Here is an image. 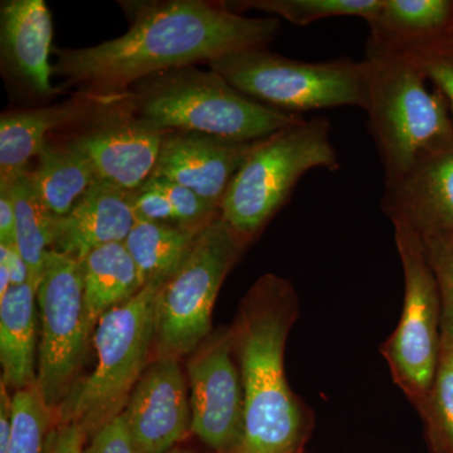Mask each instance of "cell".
Wrapping results in <instances>:
<instances>
[{
	"label": "cell",
	"mask_w": 453,
	"mask_h": 453,
	"mask_svg": "<svg viewBox=\"0 0 453 453\" xmlns=\"http://www.w3.org/2000/svg\"><path fill=\"white\" fill-rule=\"evenodd\" d=\"M119 3L130 20L125 35L86 49L55 50L53 74L65 86H79L88 96H120L151 74L267 49L281 31L280 18L242 16L226 2Z\"/></svg>",
	"instance_id": "cell-1"
},
{
	"label": "cell",
	"mask_w": 453,
	"mask_h": 453,
	"mask_svg": "<svg viewBox=\"0 0 453 453\" xmlns=\"http://www.w3.org/2000/svg\"><path fill=\"white\" fill-rule=\"evenodd\" d=\"M299 297L288 279L266 273L244 295L229 326L244 393L242 440L234 453H303L314 414L292 392L285 372Z\"/></svg>",
	"instance_id": "cell-2"
},
{
	"label": "cell",
	"mask_w": 453,
	"mask_h": 453,
	"mask_svg": "<svg viewBox=\"0 0 453 453\" xmlns=\"http://www.w3.org/2000/svg\"><path fill=\"white\" fill-rule=\"evenodd\" d=\"M124 95L134 111L160 129L235 142L268 138L303 120L246 96L211 68L196 65L151 74Z\"/></svg>",
	"instance_id": "cell-3"
},
{
	"label": "cell",
	"mask_w": 453,
	"mask_h": 453,
	"mask_svg": "<svg viewBox=\"0 0 453 453\" xmlns=\"http://www.w3.org/2000/svg\"><path fill=\"white\" fill-rule=\"evenodd\" d=\"M368 127L384 168V183L404 174L422 155L453 142L445 98L402 50L366 47Z\"/></svg>",
	"instance_id": "cell-4"
},
{
	"label": "cell",
	"mask_w": 453,
	"mask_h": 453,
	"mask_svg": "<svg viewBox=\"0 0 453 453\" xmlns=\"http://www.w3.org/2000/svg\"><path fill=\"white\" fill-rule=\"evenodd\" d=\"M160 283H146L127 303L98 320L94 345L96 365L74 384L56 412V421L79 423L88 437L127 407L155 349Z\"/></svg>",
	"instance_id": "cell-5"
},
{
	"label": "cell",
	"mask_w": 453,
	"mask_h": 453,
	"mask_svg": "<svg viewBox=\"0 0 453 453\" xmlns=\"http://www.w3.org/2000/svg\"><path fill=\"white\" fill-rule=\"evenodd\" d=\"M332 124L312 118L261 139L238 170L219 205L220 219L252 242L312 169H340Z\"/></svg>",
	"instance_id": "cell-6"
},
{
	"label": "cell",
	"mask_w": 453,
	"mask_h": 453,
	"mask_svg": "<svg viewBox=\"0 0 453 453\" xmlns=\"http://www.w3.org/2000/svg\"><path fill=\"white\" fill-rule=\"evenodd\" d=\"M208 67L246 96L296 115L342 106L365 110L368 101L365 59L303 62L253 49L213 59Z\"/></svg>",
	"instance_id": "cell-7"
},
{
	"label": "cell",
	"mask_w": 453,
	"mask_h": 453,
	"mask_svg": "<svg viewBox=\"0 0 453 453\" xmlns=\"http://www.w3.org/2000/svg\"><path fill=\"white\" fill-rule=\"evenodd\" d=\"M250 243L220 216L199 232L186 261L157 295V356H188L207 340L220 288Z\"/></svg>",
	"instance_id": "cell-8"
},
{
	"label": "cell",
	"mask_w": 453,
	"mask_h": 453,
	"mask_svg": "<svg viewBox=\"0 0 453 453\" xmlns=\"http://www.w3.org/2000/svg\"><path fill=\"white\" fill-rule=\"evenodd\" d=\"M392 223L403 270L404 299L398 325L381 344L380 354L396 386L419 411L440 362V295L418 235L403 222Z\"/></svg>",
	"instance_id": "cell-9"
},
{
	"label": "cell",
	"mask_w": 453,
	"mask_h": 453,
	"mask_svg": "<svg viewBox=\"0 0 453 453\" xmlns=\"http://www.w3.org/2000/svg\"><path fill=\"white\" fill-rule=\"evenodd\" d=\"M37 384L57 412L76 384L92 334L83 301L82 261L50 250L37 291Z\"/></svg>",
	"instance_id": "cell-10"
},
{
	"label": "cell",
	"mask_w": 453,
	"mask_h": 453,
	"mask_svg": "<svg viewBox=\"0 0 453 453\" xmlns=\"http://www.w3.org/2000/svg\"><path fill=\"white\" fill-rule=\"evenodd\" d=\"M192 432L216 453H234L242 440L244 393L231 330H219L187 365Z\"/></svg>",
	"instance_id": "cell-11"
},
{
	"label": "cell",
	"mask_w": 453,
	"mask_h": 453,
	"mask_svg": "<svg viewBox=\"0 0 453 453\" xmlns=\"http://www.w3.org/2000/svg\"><path fill=\"white\" fill-rule=\"evenodd\" d=\"M168 131L146 121L127 103L124 109L98 116L68 142L86 155L98 179L134 192L153 175Z\"/></svg>",
	"instance_id": "cell-12"
},
{
	"label": "cell",
	"mask_w": 453,
	"mask_h": 453,
	"mask_svg": "<svg viewBox=\"0 0 453 453\" xmlns=\"http://www.w3.org/2000/svg\"><path fill=\"white\" fill-rule=\"evenodd\" d=\"M139 453H170L192 431L189 386L179 357L149 363L122 411Z\"/></svg>",
	"instance_id": "cell-13"
},
{
	"label": "cell",
	"mask_w": 453,
	"mask_h": 453,
	"mask_svg": "<svg viewBox=\"0 0 453 453\" xmlns=\"http://www.w3.org/2000/svg\"><path fill=\"white\" fill-rule=\"evenodd\" d=\"M381 208L419 240L453 234V142L422 155L402 177L384 183Z\"/></svg>",
	"instance_id": "cell-14"
},
{
	"label": "cell",
	"mask_w": 453,
	"mask_h": 453,
	"mask_svg": "<svg viewBox=\"0 0 453 453\" xmlns=\"http://www.w3.org/2000/svg\"><path fill=\"white\" fill-rule=\"evenodd\" d=\"M256 142H235L193 131L169 130L151 177L189 188L219 208L226 189Z\"/></svg>",
	"instance_id": "cell-15"
},
{
	"label": "cell",
	"mask_w": 453,
	"mask_h": 453,
	"mask_svg": "<svg viewBox=\"0 0 453 453\" xmlns=\"http://www.w3.org/2000/svg\"><path fill=\"white\" fill-rule=\"evenodd\" d=\"M135 190L122 189L98 179L64 217H55L50 250L82 261L89 252L125 242L136 223Z\"/></svg>",
	"instance_id": "cell-16"
},
{
	"label": "cell",
	"mask_w": 453,
	"mask_h": 453,
	"mask_svg": "<svg viewBox=\"0 0 453 453\" xmlns=\"http://www.w3.org/2000/svg\"><path fill=\"white\" fill-rule=\"evenodd\" d=\"M52 16L44 0H7L0 7V49L13 73L40 95L55 92L50 64Z\"/></svg>",
	"instance_id": "cell-17"
},
{
	"label": "cell",
	"mask_w": 453,
	"mask_h": 453,
	"mask_svg": "<svg viewBox=\"0 0 453 453\" xmlns=\"http://www.w3.org/2000/svg\"><path fill=\"white\" fill-rule=\"evenodd\" d=\"M366 47L402 50L453 40V0H381Z\"/></svg>",
	"instance_id": "cell-18"
},
{
	"label": "cell",
	"mask_w": 453,
	"mask_h": 453,
	"mask_svg": "<svg viewBox=\"0 0 453 453\" xmlns=\"http://www.w3.org/2000/svg\"><path fill=\"white\" fill-rule=\"evenodd\" d=\"M104 97L73 98L58 105L20 110L3 113L0 118V180H9L27 170L32 157H38L47 146L50 131L81 119L100 105Z\"/></svg>",
	"instance_id": "cell-19"
},
{
	"label": "cell",
	"mask_w": 453,
	"mask_h": 453,
	"mask_svg": "<svg viewBox=\"0 0 453 453\" xmlns=\"http://www.w3.org/2000/svg\"><path fill=\"white\" fill-rule=\"evenodd\" d=\"M31 282L12 286L0 299V363L5 386L14 390L37 383L38 306Z\"/></svg>",
	"instance_id": "cell-20"
},
{
	"label": "cell",
	"mask_w": 453,
	"mask_h": 453,
	"mask_svg": "<svg viewBox=\"0 0 453 453\" xmlns=\"http://www.w3.org/2000/svg\"><path fill=\"white\" fill-rule=\"evenodd\" d=\"M83 301L94 336L98 320L133 299L142 288L139 268L124 242L105 244L82 259Z\"/></svg>",
	"instance_id": "cell-21"
},
{
	"label": "cell",
	"mask_w": 453,
	"mask_h": 453,
	"mask_svg": "<svg viewBox=\"0 0 453 453\" xmlns=\"http://www.w3.org/2000/svg\"><path fill=\"white\" fill-rule=\"evenodd\" d=\"M31 173L41 201L55 217L70 213L98 180L86 155L70 142L47 144Z\"/></svg>",
	"instance_id": "cell-22"
},
{
	"label": "cell",
	"mask_w": 453,
	"mask_h": 453,
	"mask_svg": "<svg viewBox=\"0 0 453 453\" xmlns=\"http://www.w3.org/2000/svg\"><path fill=\"white\" fill-rule=\"evenodd\" d=\"M203 228L136 220L124 243L144 285L168 281L186 261Z\"/></svg>",
	"instance_id": "cell-23"
},
{
	"label": "cell",
	"mask_w": 453,
	"mask_h": 453,
	"mask_svg": "<svg viewBox=\"0 0 453 453\" xmlns=\"http://www.w3.org/2000/svg\"><path fill=\"white\" fill-rule=\"evenodd\" d=\"M11 190L16 211V246L29 268L31 283L37 291L44 271V259L52 246L55 216L41 201L32 173H18L9 180H0Z\"/></svg>",
	"instance_id": "cell-24"
},
{
	"label": "cell",
	"mask_w": 453,
	"mask_h": 453,
	"mask_svg": "<svg viewBox=\"0 0 453 453\" xmlns=\"http://www.w3.org/2000/svg\"><path fill=\"white\" fill-rule=\"evenodd\" d=\"M381 0H246L226 2L232 11L256 9L268 16L283 18L295 26H308L325 18L359 17L369 20L380 7Z\"/></svg>",
	"instance_id": "cell-25"
},
{
	"label": "cell",
	"mask_w": 453,
	"mask_h": 453,
	"mask_svg": "<svg viewBox=\"0 0 453 453\" xmlns=\"http://www.w3.org/2000/svg\"><path fill=\"white\" fill-rule=\"evenodd\" d=\"M12 412L13 426L4 453H46L56 412L47 405L37 383L14 392Z\"/></svg>",
	"instance_id": "cell-26"
},
{
	"label": "cell",
	"mask_w": 453,
	"mask_h": 453,
	"mask_svg": "<svg viewBox=\"0 0 453 453\" xmlns=\"http://www.w3.org/2000/svg\"><path fill=\"white\" fill-rule=\"evenodd\" d=\"M432 453H453V350H441L436 377L418 411Z\"/></svg>",
	"instance_id": "cell-27"
},
{
	"label": "cell",
	"mask_w": 453,
	"mask_h": 453,
	"mask_svg": "<svg viewBox=\"0 0 453 453\" xmlns=\"http://www.w3.org/2000/svg\"><path fill=\"white\" fill-rule=\"evenodd\" d=\"M441 303V350H453V234L421 240Z\"/></svg>",
	"instance_id": "cell-28"
},
{
	"label": "cell",
	"mask_w": 453,
	"mask_h": 453,
	"mask_svg": "<svg viewBox=\"0 0 453 453\" xmlns=\"http://www.w3.org/2000/svg\"><path fill=\"white\" fill-rule=\"evenodd\" d=\"M422 68L434 88L445 98L453 120V40L402 50Z\"/></svg>",
	"instance_id": "cell-29"
},
{
	"label": "cell",
	"mask_w": 453,
	"mask_h": 453,
	"mask_svg": "<svg viewBox=\"0 0 453 453\" xmlns=\"http://www.w3.org/2000/svg\"><path fill=\"white\" fill-rule=\"evenodd\" d=\"M148 180L169 199L179 226L203 228L219 216L217 205L205 201L189 188L169 179L150 177Z\"/></svg>",
	"instance_id": "cell-30"
},
{
	"label": "cell",
	"mask_w": 453,
	"mask_h": 453,
	"mask_svg": "<svg viewBox=\"0 0 453 453\" xmlns=\"http://www.w3.org/2000/svg\"><path fill=\"white\" fill-rule=\"evenodd\" d=\"M82 453H139L122 412L88 438Z\"/></svg>",
	"instance_id": "cell-31"
},
{
	"label": "cell",
	"mask_w": 453,
	"mask_h": 453,
	"mask_svg": "<svg viewBox=\"0 0 453 453\" xmlns=\"http://www.w3.org/2000/svg\"><path fill=\"white\" fill-rule=\"evenodd\" d=\"M134 211H135L136 220L179 226L169 199L162 190L157 189L149 180L145 181L144 186L135 190Z\"/></svg>",
	"instance_id": "cell-32"
},
{
	"label": "cell",
	"mask_w": 453,
	"mask_h": 453,
	"mask_svg": "<svg viewBox=\"0 0 453 453\" xmlns=\"http://www.w3.org/2000/svg\"><path fill=\"white\" fill-rule=\"evenodd\" d=\"M88 441L79 423L56 421L47 440L46 453H82Z\"/></svg>",
	"instance_id": "cell-33"
},
{
	"label": "cell",
	"mask_w": 453,
	"mask_h": 453,
	"mask_svg": "<svg viewBox=\"0 0 453 453\" xmlns=\"http://www.w3.org/2000/svg\"><path fill=\"white\" fill-rule=\"evenodd\" d=\"M0 244L16 246V211L11 190L0 184Z\"/></svg>",
	"instance_id": "cell-34"
},
{
	"label": "cell",
	"mask_w": 453,
	"mask_h": 453,
	"mask_svg": "<svg viewBox=\"0 0 453 453\" xmlns=\"http://www.w3.org/2000/svg\"><path fill=\"white\" fill-rule=\"evenodd\" d=\"M0 265H4L8 268L12 286H20L31 282L29 268L18 251L17 246L0 244Z\"/></svg>",
	"instance_id": "cell-35"
},
{
	"label": "cell",
	"mask_w": 453,
	"mask_h": 453,
	"mask_svg": "<svg viewBox=\"0 0 453 453\" xmlns=\"http://www.w3.org/2000/svg\"><path fill=\"white\" fill-rule=\"evenodd\" d=\"M11 288L12 281L8 268L4 265H0V299L5 296Z\"/></svg>",
	"instance_id": "cell-36"
},
{
	"label": "cell",
	"mask_w": 453,
	"mask_h": 453,
	"mask_svg": "<svg viewBox=\"0 0 453 453\" xmlns=\"http://www.w3.org/2000/svg\"><path fill=\"white\" fill-rule=\"evenodd\" d=\"M170 453H195L192 451H188V449H173Z\"/></svg>",
	"instance_id": "cell-37"
}]
</instances>
